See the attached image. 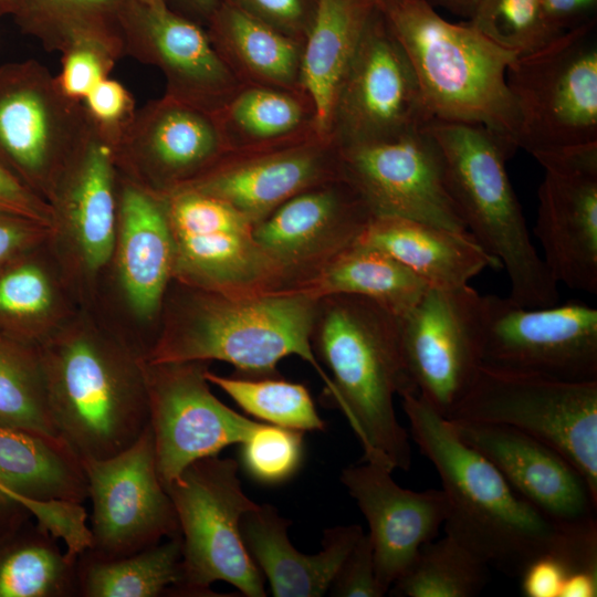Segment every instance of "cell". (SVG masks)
Here are the masks:
<instances>
[{
    "instance_id": "cell-25",
    "label": "cell",
    "mask_w": 597,
    "mask_h": 597,
    "mask_svg": "<svg viewBox=\"0 0 597 597\" xmlns=\"http://www.w3.org/2000/svg\"><path fill=\"white\" fill-rule=\"evenodd\" d=\"M118 169L113 144L94 126L63 174L51 200L54 230L61 227L84 266L102 269L117 234Z\"/></svg>"
},
{
    "instance_id": "cell-42",
    "label": "cell",
    "mask_w": 597,
    "mask_h": 597,
    "mask_svg": "<svg viewBox=\"0 0 597 597\" xmlns=\"http://www.w3.org/2000/svg\"><path fill=\"white\" fill-rule=\"evenodd\" d=\"M302 431L265 422L241 443V463L256 482L280 484L291 479L303 460Z\"/></svg>"
},
{
    "instance_id": "cell-56",
    "label": "cell",
    "mask_w": 597,
    "mask_h": 597,
    "mask_svg": "<svg viewBox=\"0 0 597 597\" xmlns=\"http://www.w3.org/2000/svg\"><path fill=\"white\" fill-rule=\"evenodd\" d=\"M6 501H12V500L8 499L7 496H4V495L0 492V502H6Z\"/></svg>"
},
{
    "instance_id": "cell-21",
    "label": "cell",
    "mask_w": 597,
    "mask_h": 597,
    "mask_svg": "<svg viewBox=\"0 0 597 597\" xmlns=\"http://www.w3.org/2000/svg\"><path fill=\"white\" fill-rule=\"evenodd\" d=\"M341 177L335 140L314 136L231 150L180 187L221 199L256 224L295 195Z\"/></svg>"
},
{
    "instance_id": "cell-17",
    "label": "cell",
    "mask_w": 597,
    "mask_h": 597,
    "mask_svg": "<svg viewBox=\"0 0 597 597\" xmlns=\"http://www.w3.org/2000/svg\"><path fill=\"white\" fill-rule=\"evenodd\" d=\"M432 118L407 53L375 7L338 95L335 143L387 139Z\"/></svg>"
},
{
    "instance_id": "cell-13",
    "label": "cell",
    "mask_w": 597,
    "mask_h": 597,
    "mask_svg": "<svg viewBox=\"0 0 597 597\" xmlns=\"http://www.w3.org/2000/svg\"><path fill=\"white\" fill-rule=\"evenodd\" d=\"M92 502L90 555L125 557L179 536L172 501L156 465L151 427L124 451L109 458L83 459Z\"/></svg>"
},
{
    "instance_id": "cell-29",
    "label": "cell",
    "mask_w": 597,
    "mask_h": 597,
    "mask_svg": "<svg viewBox=\"0 0 597 597\" xmlns=\"http://www.w3.org/2000/svg\"><path fill=\"white\" fill-rule=\"evenodd\" d=\"M380 250L428 287L469 285L484 269L501 266L469 232L399 217H373L356 241Z\"/></svg>"
},
{
    "instance_id": "cell-8",
    "label": "cell",
    "mask_w": 597,
    "mask_h": 597,
    "mask_svg": "<svg viewBox=\"0 0 597 597\" xmlns=\"http://www.w3.org/2000/svg\"><path fill=\"white\" fill-rule=\"evenodd\" d=\"M231 458L207 457L189 464L165 486L182 542L181 582L171 596H216L218 580L248 597H264L263 577L248 553L240 522L259 504L249 499Z\"/></svg>"
},
{
    "instance_id": "cell-11",
    "label": "cell",
    "mask_w": 597,
    "mask_h": 597,
    "mask_svg": "<svg viewBox=\"0 0 597 597\" xmlns=\"http://www.w3.org/2000/svg\"><path fill=\"white\" fill-rule=\"evenodd\" d=\"M160 197L174 243V281L230 295L285 290L283 270L259 244L254 223L243 213L187 187Z\"/></svg>"
},
{
    "instance_id": "cell-7",
    "label": "cell",
    "mask_w": 597,
    "mask_h": 597,
    "mask_svg": "<svg viewBox=\"0 0 597 597\" xmlns=\"http://www.w3.org/2000/svg\"><path fill=\"white\" fill-rule=\"evenodd\" d=\"M596 25L594 19L566 31L507 67L517 147L534 158L597 147Z\"/></svg>"
},
{
    "instance_id": "cell-47",
    "label": "cell",
    "mask_w": 597,
    "mask_h": 597,
    "mask_svg": "<svg viewBox=\"0 0 597 597\" xmlns=\"http://www.w3.org/2000/svg\"><path fill=\"white\" fill-rule=\"evenodd\" d=\"M54 228L0 212V270L49 237Z\"/></svg>"
},
{
    "instance_id": "cell-51",
    "label": "cell",
    "mask_w": 597,
    "mask_h": 597,
    "mask_svg": "<svg viewBox=\"0 0 597 597\" xmlns=\"http://www.w3.org/2000/svg\"><path fill=\"white\" fill-rule=\"evenodd\" d=\"M443 7L455 14L470 18L478 0H438Z\"/></svg>"
},
{
    "instance_id": "cell-20",
    "label": "cell",
    "mask_w": 597,
    "mask_h": 597,
    "mask_svg": "<svg viewBox=\"0 0 597 597\" xmlns=\"http://www.w3.org/2000/svg\"><path fill=\"white\" fill-rule=\"evenodd\" d=\"M544 168L534 232L552 279L597 293V147L535 158Z\"/></svg>"
},
{
    "instance_id": "cell-28",
    "label": "cell",
    "mask_w": 597,
    "mask_h": 597,
    "mask_svg": "<svg viewBox=\"0 0 597 597\" xmlns=\"http://www.w3.org/2000/svg\"><path fill=\"white\" fill-rule=\"evenodd\" d=\"M315 4L302 45L298 84L312 106L313 129L333 138L338 95L376 6L373 0H316Z\"/></svg>"
},
{
    "instance_id": "cell-31",
    "label": "cell",
    "mask_w": 597,
    "mask_h": 597,
    "mask_svg": "<svg viewBox=\"0 0 597 597\" xmlns=\"http://www.w3.org/2000/svg\"><path fill=\"white\" fill-rule=\"evenodd\" d=\"M209 19L207 33L241 83L301 93V42L233 3L217 7Z\"/></svg>"
},
{
    "instance_id": "cell-44",
    "label": "cell",
    "mask_w": 597,
    "mask_h": 597,
    "mask_svg": "<svg viewBox=\"0 0 597 597\" xmlns=\"http://www.w3.org/2000/svg\"><path fill=\"white\" fill-rule=\"evenodd\" d=\"M82 103L93 126L113 146L137 109L132 93L121 82L109 76L96 84Z\"/></svg>"
},
{
    "instance_id": "cell-34",
    "label": "cell",
    "mask_w": 597,
    "mask_h": 597,
    "mask_svg": "<svg viewBox=\"0 0 597 597\" xmlns=\"http://www.w3.org/2000/svg\"><path fill=\"white\" fill-rule=\"evenodd\" d=\"M121 0H19L12 15L24 34L48 51L64 52L78 43L100 44L125 56L117 10Z\"/></svg>"
},
{
    "instance_id": "cell-32",
    "label": "cell",
    "mask_w": 597,
    "mask_h": 597,
    "mask_svg": "<svg viewBox=\"0 0 597 597\" xmlns=\"http://www.w3.org/2000/svg\"><path fill=\"white\" fill-rule=\"evenodd\" d=\"M428 289L417 275L389 254L355 242L290 292L314 298L355 295L404 316Z\"/></svg>"
},
{
    "instance_id": "cell-6",
    "label": "cell",
    "mask_w": 597,
    "mask_h": 597,
    "mask_svg": "<svg viewBox=\"0 0 597 597\" xmlns=\"http://www.w3.org/2000/svg\"><path fill=\"white\" fill-rule=\"evenodd\" d=\"M427 128L442 154L453 201L469 233L505 269L512 302L557 304L552 279L531 235L506 171L516 147L478 124L432 118Z\"/></svg>"
},
{
    "instance_id": "cell-53",
    "label": "cell",
    "mask_w": 597,
    "mask_h": 597,
    "mask_svg": "<svg viewBox=\"0 0 597 597\" xmlns=\"http://www.w3.org/2000/svg\"><path fill=\"white\" fill-rule=\"evenodd\" d=\"M19 0H0V17L13 15L17 11Z\"/></svg>"
},
{
    "instance_id": "cell-19",
    "label": "cell",
    "mask_w": 597,
    "mask_h": 597,
    "mask_svg": "<svg viewBox=\"0 0 597 597\" xmlns=\"http://www.w3.org/2000/svg\"><path fill=\"white\" fill-rule=\"evenodd\" d=\"M229 151L216 113L168 95L137 108L114 146L124 177L159 195L200 176Z\"/></svg>"
},
{
    "instance_id": "cell-14",
    "label": "cell",
    "mask_w": 597,
    "mask_h": 597,
    "mask_svg": "<svg viewBox=\"0 0 597 597\" xmlns=\"http://www.w3.org/2000/svg\"><path fill=\"white\" fill-rule=\"evenodd\" d=\"M482 364L572 381L597 380V310L580 302L525 307L482 295Z\"/></svg>"
},
{
    "instance_id": "cell-23",
    "label": "cell",
    "mask_w": 597,
    "mask_h": 597,
    "mask_svg": "<svg viewBox=\"0 0 597 597\" xmlns=\"http://www.w3.org/2000/svg\"><path fill=\"white\" fill-rule=\"evenodd\" d=\"M391 473L381 464L365 461L347 467L341 474L368 523L376 577L386 594L419 548L436 538L447 516L442 490L404 489Z\"/></svg>"
},
{
    "instance_id": "cell-10",
    "label": "cell",
    "mask_w": 597,
    "mask_h": 597,
    "mask_svg": "<svg viewBox=\"0 0 597 597\" xmlns=\"http://www.w3.org/2000/svg\"><path fill=\"white\" fill-rule=\"evenodd\" d=\"M92 129L83 103L44 64L0 65V164L49 203Z\"/></svg>"
},
{
    "instance_id": "cell-36",
    "label": "cell",
    "mask_w": 597,
    "mask_h": 597,
    "mask_svg": "<svg viewBox=\"0 0 597 597\" xmlns=\"http://www.w3.org/2000/svg\"><path fill=\"white\" fill-rule=\"evenodd\" d=\"M489 580V566L449 535L423 544L392 584L401 597H473Z\"/></svg>"
},
{
    "instance_id": "cell-1",
    "label": "cell",
    "mask_w": 597,
    "mask_h": 597,
    "mask_svg": "<svg viewBox=\"0 0 597 597\" xmlns=\"http://www.w3.org/2000/svg\"><path fill=\"white\" fill-rule=\"evenodd\" d=\"M311 342L332 381L325 398L348 420L365 461L408 470L411 448L394 397L417 390L402 357L399 317L365 297L323 296Z\"/></svg>"
},
{
    "instance_id": "cell-18",
    "label": "cell",
    "mask_w": 597,
    "mask_h": 597,
    "mask_svg": "<svg viewBox=\"0 0 597 597\" xmlns=\"http://www.w3.org/2000/svg\"><path fill=\"white\" fill-rule=\"evenodd\" d=\"M117 19L125 55L157 67L165 95L218 113L242 87L208 33L166 3L121 0Z\"/></svg>"
},
{
    "instance_id": "cell-48",
    "label": "cell",
    "mask_w": 597,
    "mask_h": 597,
    "mask_svg": "<svg viewBox=\"0 0 597 597\" xmlns=\"http://www.w3.org/2000/svg\"><path fill=\"white\" fill-rule=\"evenodd\" d=\"M240 7L303 44L308 25L305 23L304 0H242ZM237 6V4H235Z\"/></svg>"
},
{
    "instance_id": "cell-2",
    "label": "cell",
    "mask_w": 597,
    "mask_h": 597,
    "mask_svg": "<svg viewBox=\"0 0 597 597\" xmlns=\"http://www.w3.org/2000/svg\"><path fill=\"white\" fill-rule=\"evenodd\" d=\"M400 398L413 441L439 474L447 501L446 534L488 566L520 576L554 546L565 523L516 492L422 397L407 392Z\"/></svg>"
},
{
    "instance_id": "cell-24",
    "label": "cell",
    "mask_w": 597,
    "mask_h": 597,
    "mask_svg": "<svg viewBox=\"0 0 597 597\" xmlns=\"http://www.w3.org/2000/svg\"><path fill=\"white\" fill-rule=\"evenodd\" d=\"M449 421L462 441L486 458L516 492L549 519L558 523L596 519L597 501L587 483L549 446L504 425Z\"/></svg>"
},
{
    "instance_id": "cell-45",
    "label": "cell",
    "mask_w": 597,
    "mask_h": 597,
    "mask_svg": "<svg viewBox=\"0 0 597 597\" xmlns=\"http://www.w3.org/2000/svg\"><path fill=\"white\" fill-rule=\"evenodd\" d=\"M328 593L335 597H383L386 595L376 577L371 543L364 532L343 561Z\"/></svg>"
},
{
    "instance_id": "cell-50",
    "label": "cell",
    "mask_w": 597,
    "mask_h": 597,
    "mask_svg": "<svg viewBox=\"0 0 597 597\" xmlns=\"http://www.w3.org/2000/svg\"><path fill=\"white\" fill-rule=\"evenodd\" d=\"M549 23L561 33L594 19L597 0H541Z\"/></svg>"
},
{
    "instance_id": "cell-35",
    "label": "cell",
    "mask_w": 597,
    "mask_h": 597,
    "mask_svg": "<svg viewBox=\"0 0 597 597\" xmlns=\"http://www.w3.org/2000/svg\"><path fill=\"white\" fill-rule=\"evenodd\" d=\"M76 558L38 522L0 541V597L78 596Z\"/></svg>"
},
{
    "instance_id": "cell-38",
    "label": "cell",
    "mask_w": 597,
    "mask_h": 597,
    "mask_svg": "<svg viewBox=\"0 0 597 597\" xmlns=\"http://www.w3.org/2000/svg\"><path fill=\"white\" fill-rule=\"evenodd\" d=\"M205 376L209 384L224 391L244 412L265 423L302 432L323 431L326 428L310 390L303 384L280 376L227 377L209 369Z\"/></svg>"
},
{
    "instance_id": "cell-12",
    "label": "cell",
    "mask_w": 597,
    "mask_h": 597,
    "mask_svg": "<svg viewBox=\"0 0 597 597\" xmlns=\"http://www.w3.org/2000/svg\"><path fill=\"white\" fill-rule=\"evenodd\" d=\"M337 154L342 177L374 217H399L469 232L427 125L387 139L337 145Z\"/></svg>"
},
{
    "instance_id": "cell-16",
    "label": "cell",
    "mask_w": 597,
    "mask_h": 597,
    "mask_svg": "<svg viewBox=\"0 0 597 597\" xmlns=\"http://www.w3.org/2000/svg\"><path fill=\"white\" fill-rule=\"evenodd\" d=\"M399 326L417 394L449 417L482 364V295L470 285L428 287Z\"/></svg>"
},
{
    "instance_id": "cell-37",
    "label": "cell",
    "mask_w": 597,
    "mask_h": 597,
    "mask_svg": "<svg viewBox=\"0 0 597 597\" xmlns=\"http://www.w3.org/2000/svg\"><path fill=\"white\" fill-rule=\"evenodd\" d=\"M306 103L301 93L249 85L242 86L216 114L228 144L237 133L247 138L240 149H247L284 142V136L296 133L307 119Z\"/></svg>"
},
{
    "instance_id": "cell-46",
    "label": "cell",
    "mask_w": 597,
    "mask_h": 597,
    "mask_svg": "<svg viewBox=\"0 0 597 597\" xmlns=\"http://www.w3.org/2000/svg\"><path fill=\"white\" fill-rule=\"evenodd\" d=\"M0 212L54 228L51 205L0 164Z\"/></svg>"
},
{
    "instance_id": "cell-39",
    "label": "cell",
    "mask_w": 597,
    "mask_h": 597,
    "mask_svg": "<svg viewBox=\"0 0 597 597\" xmlns=\"http://www.w3.org/2000/svg\"><path fill=\"white\" fill-rule=\"evenodd\" d=\"M0 425L61 439L50 416L38 348L1 338Z\"/></svg>"
},
{
    "instance_id": "cell-27",
    "label": "cell",
    "mask_w": 597,
    "mask_h": 597,
    "mask_svg": "<svg viewBox=\"0 0 597 597\" xmlns=\"http://www.w3.org/2000/svg\"><path fill=\"white\" fill-rule=\"evenodd\" d=\"M291 522L270 504L243 515L240 531L244 546L269 582L275 597H321L328 593L343 561L363 534L359 525L327 528L322 551L305 555L287 536Z\"/></svg>"
},
{
    "instance_id": "cell-49",
    "label": "cell",
    "mask_w": 597,
    "mask_h": 597,
    "mask_svg": "<svg viewBox=\"0 0 597 597\" xmlns=\"http://www.w3.org/2000/svg\"><path fill=\"white\" fill-rule=\"evenodd\" d=\"M519 577L521 593L525 597H561L568 572L551 548L533 559Z\"/></svg>"
},
{
    "instance_id": "cell-40",
    "label": "cell",
    "mask_w": 597,
    "mask_h": 597,
    "mask_svg": "<svg viewBox=\"0 0 597 597\" xmlns=\"http://www.w3.org/2000/svg\"><path fill=\"white\" fill-rule=\"evenodd\" d=\"M469 24L519 55L534 52L563 34L547 20L541 0H478Z\"/></svg>"
},
{
    "instance_id": "cell-9",
    "label": "cell",
    "mask_w": 597,
    "mask_h": 597,
    "mask_svg": "<svg viewBox=\"0 0 597 597\" xmlns=\"http://www.w3.org/2000/svg\"><path fill=\"white\" fill-rule=\"evenodd\" d=\"M448 419L512 427L561 453L597 501V380L481 364Z\"/></svg>"
},
{
    "instance_id": "cell-52",
    "label": "cell",
    "mask_w": 597,
    "mask_h": 597,
    "mask_svg": "<svg viewBox=\"0 0 597 597\" xmlns=\"http://www.w3.org/2000/svg\"><path fill=\"white\" fill-rule=\"evenodd\" d=\"M195 13L210 18L218 7V0H182Z\"/></svg>"
},
{
    "instance_id": "cell-4",
    "label": "cell",
    "mask_w": 597,
    "mask_h": 597,
    "mask_svg": "<svg viewBox=\"0 0 597 597\" xmlns=\"http://www.w3.org/2000/svg\"><path fill=\"white\" fill-rule=\"evenodd\" d=\"M57 436L83 460L132 446L149 422L139 357L90 329L49 336L38 348Z\"/></svg>"
},
{
    "instance_id": "cell-30",
    "label": "cell",
    "mask_w": 597,
    "mask_h": 597,
    "mask_svg": "<svg viewBox=\"0 0 597 597\" xmlns=\"http://www.w3.org/2000/svg\"><path fill=\"white\" fill-rule=\"evenodd\" d=\"M0 492L15 502L88 499L82 459L63 440L1 425Z\"/></svg>"
},
{
    "instance_id": "cell-26",
    "label": "cell",
    "mask_w": 597,
    "mask_h": 597,
    "mask_svg": "<svg viewBox=\"0 0 597 597\" xmlns=\"http://www.w3.org/2000/svg\"><path fill=\"white\" fill-rule=\"evenodd\" d=\"M117 262L132 311L153 318L172 280L174 243L160 195L123 177L118 188Z\"/></svg>"
},
{
    "instance_id": "cell-15",
    "label": "cell",
    "mask_w": 597,
    "mask_h": 597,
    "mask_svg": "<svg viewBox=\"0 0 597 597\" xmlns=\"http://www.w3.org/2000/svg\"><path fill=\"white\" fill-rule=\"evenodd\" d=\"M156 465L164 486L192 462L247 441L261 422L210 390L207 362L142 363Z\"/></svg>"
},
{
    "instance_id": "cell-33",
    "label": "cell",
    "mask_w": 597,
    "mask_h": 597,
    "mask_svg": "<svg viewBox=\"0 0 597 597\" xmlns=\"http://www.w3.org/2000/svg\"><path fill=\"white\" fill-rule=\"evenodd\" d=\"M181 535L125 557L102 559L83 551L76 569L81 597L171 596L181 582Z\"/></svg>"
},
{
    "instance_id": "cell-55",
    "label": "cell",
    "mask_w": 597,
    "mask_h": 597,
    "mask_svg": "<svg viewBox=\"0 0 597 597\" xmlns=\"http://www.w3.org/2000/svg\"><path fill=\"white\" fill-rule=\"evenodd\" d=\"M137 1L145 2V3H148V4H154V6H160V4L166 3L165 0H137Z\"/></svg>"
},
{
    "instance_id": "cell-3",
    "label": "cell",
    "mask_w": 597,
    "mask_h": 597,
    "mask_svg": "<svg viewBox=\"0 0 597 597\" xmlns=\"http://www.w3.org/2000/svg\"><path fill=\"white\" fill-rule=\"evenodd\" d=\"M179 287L145 362L219 360L238 376L258 378L279 376L277 364L294 355L316 370L325 395L332 390L311 342L317 298L290 291L230 295Z\"/></svg>"
},
{
    "instance_id": "cell-5",
    "label": "cell",
    "mask_w": 597,
    "mask_h": 597,
    "mask_svg": "<svg viewBox=\"0 0 597 597\" xmlns=\"http://www.w3.org/2000/svg\"><path fill=\"white\" fill-rule=\"evenodd\" d=\"M379 10L408 55L433 118L482 125L519 148V117L506 83L517 53L469 23L446 20L427 0H399Z\"/></svg>"
},
{
    "instance_id": "cell-54",
    "label": "cell",
    "mask_w": 597,
    "mask_h": 597,
    "mask_svg": "<svg viewBox=\"0 0 597 597\" xmlns=\"http://www.w3.org/2000/svg\"><path fill=\"white\" fill-rule=\"evenodd\" d=\"M396 1H399V0H373V2L376 4L377 8H384Z\"/></svg>"
},
{
    "instance_id": "cell-43",
    "label": "cell",
    "mask_w": 597,
    "mask_h": 597,
    "mask_svg": "<svg viewBox=\"0 0 597 597\" xmlns=\"http://www.w3.org/2000/svg\"><path fill=\"white\" fill-rule=\"evenodd\" d=\"M57 86L72 100L83 101L91 90L108 77L118 60L106 48L95 43H78L61 53Z\"/></svg>"
},
{
    "instance_id": "cell-41",
    "label": "cell",
    "mask_w": 597,
    "mask_h": 597,
    "mask_svg": "<svg viewBox=\"0 0 597 597\" xmlns=\"http://www.w3.org/2000/svg\"><path fill=\"white\" fill-rule=\"evenodd\" d=\"M54 308V287L41 265L14 261L0 270V321L38 326Z\"/></svg>"
},
{
    "instance_id": "cell-22",
    "label": "cell",
    "mask_w": 597,
    "mask_h": 597,
    "mask_svg": "<svg viewBox=\"0 0 597 597\" xmlns=\"http://www.w3.org/2000/svg\"><path fill=\"white\" fill-rule=\"evenodd\" d=\"M343 178L306 189L254 224V237L280 265L291 290L354 244L373 218Z\"/></svg>"
}]
</instances>
